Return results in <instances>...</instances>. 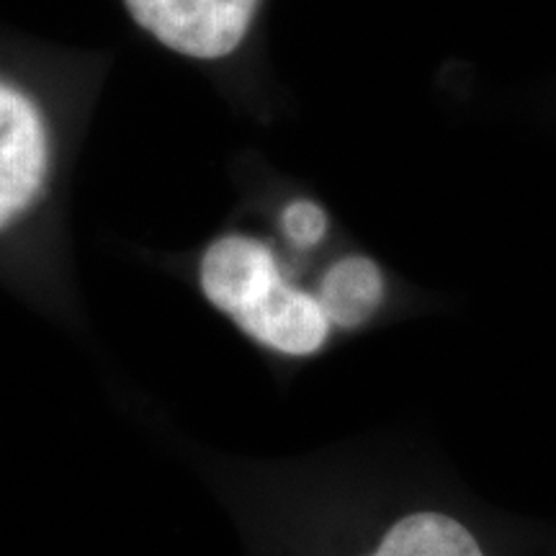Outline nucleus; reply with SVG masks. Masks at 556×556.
I'll use <instances>...</instances> for the list:
<instances>
[{"mask_svg":"<svg viewBox=\"0 0 556 556\" xmlns=\"http://www.w3.org/2000/svg\"><path fill=\"white\" fill-rule=\"evenodd\" d=\"M50 176V129L37 101L0 78V229L24 219Z\"/></svg>","mask_w":556,"mask_h":556,"instance_id":"7ed1b4c3","label":"nucleus"},{"mask_svg":"<svg viewBox=\"0 0 556 556\" xmlns=\"http://www.w3.org/2000/svg\"><path fill=\"white\" fill-rule=\"evenodd\" d=\"M317 299L332 328H361L384 299V278L371 258L348 255L325 270Z\"/></svg>","mask_w":556,"mask_h":556,"instance_id":"20e7f679","label":"nucleus"},{"mask_svg":"<svg viewBox=\"0 0 556 556\" xmlns=\"http://www.w3.org/2000/svg\"><path fill=\"white\" fill-rule=\"evenodd\" d=\"M368 556H484L467 526L443 513H413L397 520Z\"/></svg>","mask_w":556,"mask_h":556,"instance_id":"39448f33","label":"nucleus"},{"mask_svg":"<svg viewBox=\"0 0 556 556\" xmlns=\"http://www.w3.org/2000/svg\"><path fill=\"white\" fill-rule=\"evenodd\" d=\"M199 289L250 340L289 358H309L330 338L317 294L283 276L276 253L253 235L229 232L208 242L199 261Z\"/></svg>","mask_w":556,"mask_h":556,"instance_id":"f257e3e1","label":"nucleus"},{"mask_svg":"<svg viewBox=\"0 0 556 556\" xmlns=\"http://www.w3.org/2000/svg\"><path fill=\"white\" fill-rule=\"evenodd\" d=\"M281 229L291 245L315 248L328 235V214L315 201H291L281 212Z\"/></svg>","mask_w":556,"mask_h":556,"instance_id":"423d86ee","label":"nucleus"},{"mask_svg":"<svg viewBox=\"0 0 556 556\" xmlns=\"http://www.w3.org/2000/svg\"><path fill=\"white\" fill-rule=\"evenodd\" d=\"M124 5L168 50L222 60L242 45L258 0H124Z\"/></svg>","mask_w":556,"mask_h":556,"instance_id":"f03ea898","label":"nucleus"}]
</instances>
